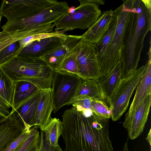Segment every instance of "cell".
Returning a JSON list of instances; mask_svg holds the SVG:
<instances>
[{
  "instance_id": "cell-1",
  "label": "cell",
  "mask_w": 151,
  "mask_h": 151,
  "mask_svg": "<svg viewBox=\"0 0 151 151\" xmlns=\"http://www.w3.org/2000/svg\"><path fill=\"white\" fill-rule=\"evenodd\" d=\"M129 8L121 52L122 79L137 69L144 39L151 30V9L147 8L141 0H129Z\"/></svg>"
},
{
  "instance_id": "cell-2",
  "label": "cell",
  "mask_w": 151,
  "mask_h": 151,
  "mask_svg": "<svg viewBox=\"0 0 151 151\" xmlns=\"http://www.w3.org/2000/svg\"><path fill=\"white\" fill-rule=\"evenodd\" d=\"M0 67L13 82L27 81L43 91L52 88L54 70L41 58L15 52Z\"/></svg>"
},
{
  "instance_id": "cell-3",
  "label": "cell",
  "mask_w": 151,
  "mask_h": 151,
  "mask_svg": "<svg viewBox=\"0 0 151 151\" xmlns=\"http://www.w3.org/2000/svg\"><path fill=\"white\" fill-rule=\"evenodd\" d=\"M70 9L65 1L55 3L28 17L6 22L1 26L3 31L11 34L20 33L24 38L39 34L53 32V24Z\"/></svg>"
},
{
  "instance_id": "cell-4",
  "label": "cell",
  "mask_w": 151,
  "mask_h": 151,
  "mask_svg": "<svg viewBox=\"0 0 151 151\" xmlns=\"http://www.w3.org/2000/svg\"><path fill=\"white\" fill-rule=\"evenodd\" d=\"M80 5L69 11L53 24L54 31L64 34L78 29L85 30L94 23L101 14L99 8L105 1L99 0H78Z\"/></svg>"
},
{
  "instance_id": "cell-5",
  "label": "cell",
  "mask_w": 151,
  "mask_h": 151,
  "mask_svg": "<svg viewBox=\"0 0 151 151\" xmlns=\"http://www.w3.org/2000/svg\"><path fill=\"white\" fill-rule=\"evenodd\" d=\"M83 79L78 75L62 70L54 71L51 91L54 113L72 104Z\"/></svg>"
},
{
  "instance_id": "cell-6",
  "label": "cell",
  "mask_w": 151,
  "mask_h": 151,
  "mask_svg": "<svg viewBox=\"0 0 151 151\" xmlns=\"http://www.w3.org/2000/svg\"><path fill=\"white\" fill-rule=\"evenodd\" d=\"M147 63L137 69L127 77L122 79L111 96L109 104L111 118L114 121L120 119L127 110L133 93L146 69Z\"/></svg>"
},
{
  "instance_id": "cell-7",
  "label": "cell",
  "mask_w": 151,
  "mask_h": 151,
  "mask_svg": "<svg viewBox=\"0 0 151 151\" xmlns=\"http://www.w3.org/2000/svg\"><path fill=\"white\" fill-rule=\"evenodd\" d=\"M55 0H4L0 6V15L7 22L29 17L55 3Z\"/></svg>"
},
{
  "instance_id": "cell-8",
  "label": "cell",
  "mask_w": 151,
  "mask_h": 151,
  "mask_svg": "<svg viewBox=\"0 0 151 151\" xmlns=\"http://www.w3.org/2000/svg\"><path fill=\"white\" fill-rule=\"evenodd\" d=\"M73 52L78 63L79 77L83 80L98 81L102 75L94 45L82 40Z\"/></svg>"
},
{
  "instance_id": "cell-9",
  "label": "cell",
  "mask_w": 151,
  "mask_h": 151,
  "mask_svg": "<svg viewBox=\"0 0 151 151\" xmlns=\"http://www.w3.org/2000/svg\"><path fill=\"white\" fill-rule=\"evenodd\" d=\"M115 10L117 17L115 32L112 41L106 61L101 70L102 76L109 73L121 60V52L124 31L129 12L126 2Z\"/></svg>"
},
{
  "instance_id": "cell-10",
  "label": "cell",
  "mask_w": 151,
  "mask_h": 151,
  "mask_svg": "<svg viewBox=\"0 0 151 151\" xmlns=\"http://www.w3.org/2000/svg\"><path fill=\"white\" fill-rule=\"evenodd\" d=\"M151 104V95L146 97L131 115L125 116L123 126L129 138L135 139L140 135L147 121Z\"/></svg>"
},
{
  "instance_id": "cell-11",
  "label": "cell",
  "mask_w": 151,
  "mask_h": 151,
  "mask_svg": "<svg viewBox=\"0 0 151 151\" xmlns=\"http://www.w3.org/2000/svg\"><path fill=\"white\" fill-rule=\"evenodd\" d=\"M82 40L81 35H68L64 41L41 58L54 71H57L64 60Z\"/></svg>"
},
{
  "instance_id": "cell-12",
  "label": "cell",
  "mask_w": 151,
  "mask_h": 151,
  "mask_svg": "<svg viewBox=\"0 0 151 151\" xmlns=\"http://www.w3.org/2000/svg\"><path fill=\"white\" fill-rule=\"evenodd\" d=\"M44 91L40 90L25 100L16 108L12 109L17 119L26 129H30L35 125L37 111Z\"/></svg>"
},
{
  "instance_id": "cell-13",
  "label": "cell",
  "mask_w": 151,
  "mask_h": 151,
  "mask_svg": "<svg viewBox=\"0 0 151 151\" xmlns=\"http://www.w3.org/2000/svg\"><path fill=\"white\" fill-rule=\"evenodd\" d=\"M25 128L13 111L0 123V151H5Z\"/></svg>"
},
{
  "instance_id": "cell-14",
  "label": "cell",
  "mask_w": 151,
  "mask_h": 151,
  "mask_svg": "<svg viewBox=\"0 0 151 151\" xmlns=\"http://www.w3.org/2000/svg\"><path fill=\"white\" fill-rule=\"evenodd\" d=\"M67 35L62 34L35 40L25 46L19 54L41 58L64 41Z\"/></svg>"
},
{
  "instance_id": "cell-15",
  "label": "cell",
  "mask_w": 151,
  "mask_h": 151,
  "mask_svg": "<svg viewBox=\"0 0 151 151\" xmlns=\"http://www.w3.org/2000/svg\"><path fill=\"white\" fill-rule=\"evenodd\" d=\"M114 15L112 9L103 11L96 21L81 35L82 40L93 44L97 42L108 29Z\"/></svg>"
},
{
  "instance_id": "cell-16",
  "label": "cell",
  "mask_w": 151,
  "mask_h": 151,
  "mask_svg": "<svg viewBox=\"0 0 151 151\" xmlns=\"http://www.w3.org/2000/svg\"><path fill=\"white\" fill-rule=\"evenodd\" d=\"M148 58L146 69L137 86L135 95L125 116L132 114L144 99L151 95V57Z\"/></svg>"
},
{
  "instance_id": "cell-17",
  "label": "cell",
  "mask_w": 151,
  "mask_h": 151,
  "mask_svg": "<svg viewBox=\"0 0 151 151\" xmlns=\"http://www.w3.org/2000/svg\"><path fill=\"white\" fill-rule=\"evenodd\" d=\"M117 22V17L115 10H114V16L108 29L101 39L97 42L94 44L100 66L101 71L106 62L111 42L115 32Z\"/></svg>"
},
{
  "instance_id": "cell-18",
  "label": "cell",
  "mask_w": 151,
  "mask_h": 151,
  "mask_svg": "<svg viewBox=\"0 0 151 151\" xmlns=\"http://www.w3.org/2000/svg\"><path fill=\"white\" fill-rule=\"evenodd\" d=\"M122 63L120 60L114 67L108 73L102 76L98 80L109 104L114 91L122 77Z\"/></svg>"
},
{
  "instance_id": "cell-19",
  "label": "cell",
  "mask_w": 151,
  "mask_h": 151,
  "mask_svg": "<svg viewBox=\"0 0 151 151\" xmlns=\"http://www.w3.org/2000/svg\"><path fill=\"white\" fill-rule=\"evenodd\" d=\"M52 88L45 90L37 107L35 126L43 131L52 119L53 107L51 98Z\"/></svg>"
},
{
  "instance_id": "cell-20",
  "label": "cell",
  "mask_w": 151,
  "mask_h": 151,
  "mask_svg": "<svg viewBox=\"0 0 151 151\" xmlns=\"http://www.w3.org/2000/svg\"><path fill=\"white\" fill-rule=\"evenodd\" d=\"M12 109L16 108L27 99L41 90L31 83L21 81L15 82Z\"/></svg>"
},
{
  "instance_id": "cell-21",
  "label": "cell",
  "mask_w": 151,
  "mask_h": 151,
  "mask_svg": "<svg viewBox=\"0 0 151 151\" xmlns=\"http://www.w3.org/2000/svg\"><path fill=\"white\" fill-rule=\"evenodd\" d=\"M83 96L103 101L106 100L105 96L98 81L94 79L83 80L78 90L76 99Z\"/></svg>"
},
{
  "instance_id": "cell-22",
  "label": "cell",
  "mask_w": 151,
  "mask_h": 151,
  "mask_svg": "<svg viewBox=\"0 0 151 151\" xmlns=\"http://www.w3.org/2000/svg\"><path fill=\"white\" fill-rule=\"evenodd\" d=\"M14 90V83L0 67V101L9 108L12 107Z\"/></svg>"
},
{
  "instance_id": "cell-23",
  "label": "cell",
  "mask_w": 151,
  "mask_h": 151,
  "mask_svg": "<svg viewBox=\"0 0 151 151\" xmlns=\"http://www.w3.org/2000/svg\"><path fill=\"white\" fill-rule=\"evenodd\" d=\"M62 129V122L59 119L52 118L42 131L49 145L53 147L59 145L58 140L61 135Z\"/></svg>"
},
{
  "instance_id": "cell-24",
  "label": "cell",
  "mask_w": 151,
  "mask_h": 151,
  "mask_svg": "<svg viewBox=\"0 0 151 151\" xmlns=\"http://www.w3.org/2000/svg\"><path fill=\"white\" fill-rule=\"evenodd\" d=\"M38 128L36 126L31 128L28 137L17 151H39L40 135Z\"/></svg>"
},
{
  "instance_id": "cell-25",
  "label": "cell",
  "mask_w": 151,
  "mask_h": 151,
  "mask_svg": "<svg viewBox=\"0 0 151 151\" xmlns=\"http://www.w3.org/2000/svg\"><path fill=\"white\" fill-rule=\"evenodd\" d=\"M92 105L93 113L101 119H108L111 117V110L103 101L92 99Z\"/></svg>"
},
{
  "instance_id": "cell-26",
  "label": "cell",
  "mask_w": 151,
  "mask_h": 151,
  "mask_svg": "<svg viewBox=\"0 0 151 151\" xmlns=\"http://www.w3.org/2000/svg\"><path fill=\"white\" fill-rule=\"evenodd\" d=\"M73 52L64 60L58 70L65 71L79 76L78 63Z\"/></svg>"
},
{
  "instance_id": "cell-27",
  "label": "cell",
  "mask_w": 151,
  "mask_h": 151,
  "mask_svg": "<svg viewBox=\"0 0 151 151\" xmlns=\"http://www.w3.org/2000/svg\"><path fill=\"white\" fill-rule=\"evenodd\" d=\"M62 34L59 31H54L51 33L37 34L25 37L18 41L19 47L16 52L19 53L25 46L35 40Z\"/></svg>"
},
{
  "instance_id": "cell-28",
  "label": "cell",
  "mask_w": 151,
  "mask_h": 151,
  "mask_svg": "<svg viewBox=\"0 0 151 151\" xmlns=\"http://www.w3.org/2000/svg\"><path fill=\"white\" fill-rule=\"evenodd\" d=\"M22 39L19 34H11L2 31L0 33V52L9 45Z\"/></svg>"
},
{
  "instance_id": "cell-29",
  "label": "cell",
  "mask_w": 151,
  "mask_h": 151,
  "mask_svg": "<svg viewBox=\"0 0 151 151\" xmlns=\"http://www.w3.org/2000/svg\"><path fill=\"white\" fill-rule=\"evenodd\" d=\"M30 131V129H25L20 136L12 143L5 151H17L27 139Z\"/></svg>"
},
{
  "instance_id": "cell-30",
  "label": "cell",
  "mask_w": 151,
  "mask_h": 151,
  "mask_svg": "<svg viewBox=\"0 0 151 151\" xmlns=\"http://www.w3.org/2000/svg\"><path fill=\"white\" fill-rule=\"evenodd\" d=\"M19 47L18 41L9 45L0 52V64L16 51Z\"/></svg>"
},
{
  "instance_id": "cell-31",
  "label": "cell",
  "mask_w": 151,
  "mask_h": 151,
  "mask_svg": "<svg viewBox=\"0 0 151 151\" xmlns=\"http://www.w3.org/2000/svg\"><path fill=\"white\" fill-rule=\"evenodd\" d=\"M40 135V141L39 151H47V143L42 131H41Z\"/></svg>"
},
{
  "instance_id": "cell-32",
  "label": "cell",
  "mask_w": 151,
  "mask_h": 151,
  "mask_svg": "<svg viewBox=\"0 0 151 151\" xmlns=\"http://www.w3.org/2000/svg\"><path fill=\"white\" fill-rule=\"evenodd\" d=\"M0 112L2 113L6 116L9 115L11 112L9 108L0 101Z\"/></svg>"
},
{
  "instance_id": "cell-33",
  "label": "cell",
  "mask_w": 151,
  "mask_h": 151,
  "mask_svg": "<svg viewBox=\"0 0 151 151\" xmlns=\"http://www.w3.org/2000/svg\"><path fill=\"white\" fill-rule=\"evenodd\" d=\"M47 151H63L59 145L56 147L50 146L47 143Z\"/></svg>"
},
{
  "instance_id": "cell-34",
  "label": "cell",
  "mask_w": 151,
  "mask_h": 151,
  "mask_svg": "<svg viewBox=\"0 0 151 151\" xmlns=\"http://www.w3.org/2000/svg\"><path fill=\"white\" fill-rule=\"evenodd\" d=\"M144 5L147 9H151V0H141Z\"/></svg>"
},
{
  "instance_id": "cell-35",
  "label": "cell",
  "mask_w": 151,
  "mask_h": 151,
  "mask_svg": "<svg viewBox=\"0 0 151 151\" xmlns=\"http://www.w3.org/2000/svg\"><path fill=\"white\" fill-rule=\"evenodd\" d=\"M151 129H150L149 132L148 133L147 137L146 138V139L149 144L150 146L151 144Z\"/></svg>"
},
{
  "instance_id": "cell-36",
  "label": "cell",
  "mask_w": 151,
  "mask_h": 151,
  "mask_svg": "<svg viewBox=\"0 0 151 151\" xmlns=\"http://www.w3.org/2000/svg\"><path fill=\"white\" fill-rule=\"evenodd\" d=\"M6 116L2 113L0 112V123L6 117Z\"/></svg>"
},
{
  "instance_id": "cell-37",
  "label": "cell",
  "mask_w": 151,
  "mask_h": 151,
  "mask_svg": "<svg viewBox=\"0 0 151 151\" xmlns=\"http://www.w3.org/2000/svg\"><path fill=\"white\" fill-rule=\"evenodd\" d=\"M122 151H129L128 147V143L127 142V141L125 143L123 149Z\"/></svg>"
},
{
  "instance_id": "cell-38",
  "label": "cell",
  "mask_w": 151,
  "mask_h": 151,
  "mask_svg": "<svg viewBox=\"0 0 151 151\" xmlns=\"http://www.w3.org/2000/svg\"><path fill=\"white\" fill-rule=\"evenodd\" d=\"M2 17L0 15V23H1V18H2ZM1 32H0V33Z\"/></svg>"
}]
</instances>
